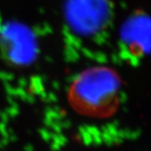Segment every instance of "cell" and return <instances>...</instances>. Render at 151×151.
Wrapping results in <instances>:
<instances>
[{
  "instance_id": "obj_7",
  "label": "cell",
  "mask_w": 151,
  "mask_h": 151,
  "mask_svg": "<svg viewBox=\"0 0 151 151\" xmlns=\"http://www.w3.org/2000/svg\"><path fill=\"white\" fill-rule=\"evenodd\" d=\"M24 151H34V147L31 145H27L24 147Z\"/></svg>"
},
{
  "instance_id": "obj_3",
  "label": "cell",
  "mask_w": 151,
  "mask_h": 151,
  "mask_svg": "<svg viewBox=\"0 0 151 151\" xmlns=\"http://www.w3.org/2000/svg\"><path fill=\"white\" fill-rule=\"evenodd\" d=\"M0 50L9 64L25 66L32 64L37 56V40L24 24L9 22L0 29Z\"/></svg>"
},
{
  "instance_id": "obj_2",
  "label": "cell",
  "mask_w": 151,
  "mask_h": 151,
  "mask_svg": "<svg viewBox=\"0 0 151 151\" xmlns=\"http://www.w3.org/2000/svg\"><path fill=\"white\" fill-rule=\"evenodd\" d=\"M64 14L68 25L74 32L90 36L108 24L110 5L108 0H66Z\"/></svg>"
},
{
  "instance_id": "obj_6",
  "label": "cell",
  "mask_w": 151,
  "mask_h": 151,
  "mask_svg": "<svg viewBox=\"0 0 151 151\" xmlns=\"http://www.w3.org/2000/svg\"><path fill=\"white\" fill-rule=\"evenodd\" d=\"M40 134L41 138L46 142H50L51 139H52V136H53V134L50 133L46 129H42L40 130Z\"/></svg>"
},
{
  "instance_id": "obj_4",
  "label": "cell",
  "mask_w": 151,
  "mask_h": 151,
  "mask_svg": "<svg viewBox=\"0 0 151 151\" xmlns=\"http://www.w3.org/2000/svg\"><path fill=\"white\" fill-rule=\"evenodd\" d=\"M51 150L53 151H58L67 143V139L64 135L60 134H55L51 139Z\"/></svg>"
},
{
  "instance_id": "obj_5",
  "label": "cell",
  "mask_w": 151,
  "mask_h": 151,
  "mask_svg": "<svg viewBox=\"0 0 151 151\" xmlns=\"http://www.w3.org/2000/svg\"><path fill=\"white\" fill-rule=\"evenodd\" d=\"M79 135H80V138H81V141L86 145H92V137L91 134L88 132L86 125L80 127V129H79Z\"/></svg>"
},
{
  "instance_id": "obj_1",
  "label": "cell",
  "mask_w": 151,
  "mask_h": 151,
  "mask_svg": "<svg viewBox=\"0 0 151 151\" xmlns=\"http://www.w3.org/2000/svg\"><path fill=\"white\" fill-rule=\"evenodd\" d=\"M121 80L107 66L88 68L76 76L70 86L69 100L79 113L106 117L113 114L121 99Z\"/></svg>"
}]
</instances>
